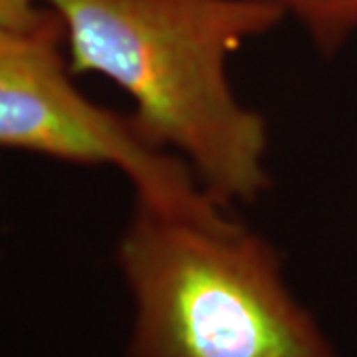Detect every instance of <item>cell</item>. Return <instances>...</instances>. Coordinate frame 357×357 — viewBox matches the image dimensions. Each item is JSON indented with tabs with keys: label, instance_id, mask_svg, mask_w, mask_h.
<instances>
[{
	"label": "cell",
	"instance_id": "6da1fadb",
	"mask_svg": "<svg viewBox=\"0 0 357 357\" xmlns=\"http://www.w3.org/2000/svg\"><path fill=\"white\" fill-rule=\"evenodd\" d=\"M60 20L72 74H100L133 100L157 147L191 167L222 208L270 187L264 117L230 84L238 50L280 24L262 0H42Z\"/></svg>",
	"mask_w": 357,
	"mask_h": 357
},
{
	"label": "cell",
	"instance_id": "7a4b0ae2",
	"mask_svg": "<svg viewBox=\"0 0 357 357\" xmlns=\"http://www.w3.org/2000/svg\"><path fill=\"white\" fill-rule=\"evenodd\" d=\"M117 262L135 304L129 357H335L272 244L230 217L135 201Z\"/></svg>",
	"mask_w": 357,
	"mask_h": 357
},
{
	"label": "cell",
	"instance_id": "3957f363",
	"mask_svg": "<svg viewBox=\"0 0 357 357\" xmlns=\"http://www.w3.org/2000/svg\"><path fill=\"white\" fill-rule=\"evenodd\" d=\"M62 36L52 10L32 28H0V147L115 167L135 201L195 220L229 217L191 167L147 139L131 114L93 103L70 82Z\"/></svg>",
	"mask_w": 357,
	"mask_h": 357
},
{
	"label": "cell",
	"instance_id": "277c9868",
	"mask_svg": "<svg viewBox=\"0 0 357 357\" xmlns=\"http://www.w3.org/2000/svg\"><path fill=\"white\" fill-rule=\"evenodd\" d=\"M292 18L319 52L332 54L357 36V0H262Z\"/></svg>",
	"mask_w": 357,
	"mask_h": 357
},
{
	"label": "cell",
	"instance_id": "5b68a950",
	"mask_svg": "<svg viewBox=\"0 0 357 357\" xmlns=\"http://www.w3.org/2000/svg\"><path fill=\"white\" fill-rule=\"evenodd\" d=\"M44 14L38 8V0H0V28H32L44 18Z\"/></svg>",
	"mask_w": 357,
	"mask_h": 357
}]
</instances>
